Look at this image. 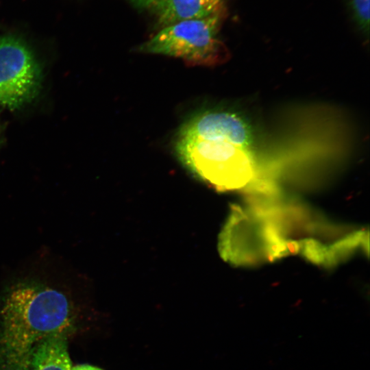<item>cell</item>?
Here are the masks:
<instances>
[{
    "mask_svg": "<svg viewBox=\"0 0 370 370\" xmlns=\"http://www.w3.org/2000/svg\"><path fill=\"white\" fill-rule=\"evenodd\" d=\"M150 14L161 27L194 18L227 12L225 0H128Z\"/></svg>",
    "mask_w": 370,
    "mask_h": 370,
    "instance_id": "5b68a950",
    "label": "cell"
},
{
    "mask_svg": "<svg viewBox=\"0 0 370 370\" xmlns=\"http://www.w3.org/2000/svg\"><path fill=\"white\" fill-rule=\"evenodd\" d=\"M68 331L57 332L45 338L35 348L30 370H71L68 350Z\"/></svg>",
    "mask_w": 370,
    "mask_h": 370,
    "instance_id": "8992f818",
    "label": "cell"
},
{
    "mask_svg": "<svg viewBox=\"0 0 370 370\" xmlns=\"http://www.w3.org/2000/svg\"><path fill=\"white\" fill-rule=\"evenodd\" d=\"M73 310L66 295L36 281H18L5 293L0 308V365L30 370L32 354L45 338L71 331Z\"/></svg>",
    "mask_w": 370,
    "mask_h": 370,
    "instance_id": "7a4b0ae2",
    "label": "cell"
},
{
    "mask_svg": "<svg viewBox=\"0 0 370 370\" xmlns=\"http://www.w3.org/2000/svg\"><path fill=\"white\" fill-rule=\"evenodd\" d=\"M71 370H102L98 367L88 365H78L72 367Z\"/></svg>",
    "mask_w": 370,
    "mask_h": 370,
    "instance_id": "ba28073f",
    "label": "cell"
},
{
    "mask_svg": "<svg viewBox=\"0 0 370 370\" xmlns=\"http://www.w3.org/2000/svg\"><path fill=\"white\" fill-rule=\"evenodd\" d=\"M226 14L186 19L164 27L136 50L180 58L193 66L225 62L230 52L219 32Z\"/></svg>",
    "mask_w": 370,
    "mask_h": 370,
    "instance_id": "3957f363",
    "label": "cell"
},
{
    "mask_svg": "<svg viewBox=\"0 0 370 370\" xmlns=\"http://www.w3.org/2000/svg\"><path fill=\"white\" fill-rule=\"evenodd\" d=\"M349 7L357 25L365 32L369 29V0H349Z\"/></svg>",
    "mask_w": 370,
    "mask_h": 370,
    "instance_id": "52a82bcc",
    "label": "cell"
},
{
    "mask_svg": "<svg viewBox=\"0 0 370 370\" xmlns=\"http://www.w3.org/2000/svg\"><path fill=\"white\" fill-rule=\"evenodd\" d=\"M40 64L30 46L14 35L0 36V106L16 110L39 94Z\"/></svg>",
    "mask_w": 370,
    "mask_h": 370,
    "instance_id": "277c9868",
    "label": "cell"
},
{
    "mask_svg": "<svg viewBox=\"0 0 370 370\" xmlns=\"http://www.w3.org/2000/svg\"><path fill=\"white\" fill-rule=\"evenodd\" d=\"M251 142L249 125L238 114L206 110L182 125L174 147L180 161L197 178L217 190L229 191L255 183Z\"/></svg>",
    "mask_w": 370,
    "mask_h": 370,
    "instance_id": "6da1fadb",
    "label": "cell"
}]
</instances>
